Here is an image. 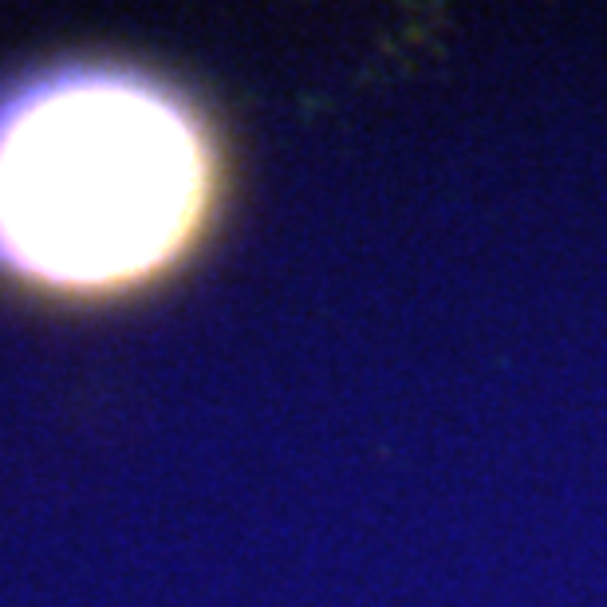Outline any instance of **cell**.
<instances>
[{"mask_svg":"<svg viewBox=\"0 0 607 607\" xmlns=\"http://www.w3.org/2000/svg\"><path fill=\"white\" fill-rule=\"evenodd\" d=\"M209 194L198 123L162 87L60 71L0 103V265L119 288L190 241Z\"/></svg>","mask_w":607,"mask_h":607,"instance_id":"6da1fadb","label":"cell"}]
</instances>
